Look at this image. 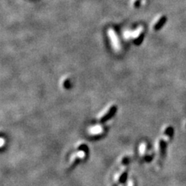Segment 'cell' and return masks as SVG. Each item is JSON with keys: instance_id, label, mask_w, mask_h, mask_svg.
Listing matches in <instances>:
<instances>
[{"instance_id": "obj_1", "label": "cell", "mask_w": 186, "mask_h": 186, "mask_svg": "<svg viewBox=\"0 0 186 186\" xmlns=\"http://www.w3.org/2000/svg\"><path fill=\"white\" fill-rule=\"evenodd\" d=\"M117 107L115 105H110L107 109L105 110V111L99 116V120L101 122V123H104V122L107 121L108 119H109L110 118H112V117L114 116L116 112H117Z\"/></svg>"}, {"instance_id": "obj_2", "label": "cell", "mask_w": 186, "mask_h": 186, "mask_svg": "<svg viewBox=\"0 0 186 186\" xmlns=\"http://www.w3.org/2000/svg\"><path fill=\"white\" fill-rule=\"evenodd\" d=\"M104 132L103 128L101 126H95L94 127H92L89 130L90 134L92 136H99Z\"/></svg>"}, {"instance_id": "obj_3", "label": "cell", "mask_w": 186, "mask_h": 186, "mask_svg": "<svg viewBox=\"0 0 186 186\" xmlns=\"http://www.w3.org/2000/svg\"><path fill=\"white\" fill-rule=\"evenodd\" d=\"M70 82H71V81H70L69 79H66V80H65V81H64V83H63L64 87H65V88H69L71 87Z\"/></svg>"}]
</instances>
